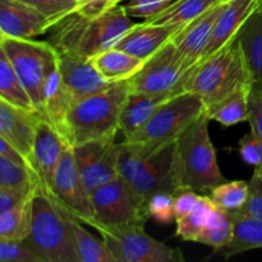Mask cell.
<instances>
[{
    "instance_id": "6da1fadb",
    "label": "cell",
    "mask_w": 262,
    "mask_h": 262,
    "mask_svg": "<svg viewBox=\"0 0 262 262\" xmlns=\"http://www.w3.org/2000/svg\"><path fill=\"white\" fill-rule=\"evenodd\" d=\"M133 26L135 23L120 4L92 17L76 10L50 28L49 42L58 53L92 58L115 48Z\"/></svg>"
},
{
    "instance_id": "7a4b0ae2",
    "label": "cell",
    "mask_w": 262,
    "mask_h": 262,
    "mask_svg": "<svg viewBox=\"0 0 262 262\" xmlns=\"http://www.w3.org/2000/svg\"><path fill=\"white\" fill-rule=\"evenodd\" d=\"M251 84L250 69L237 36L219 51L189 69L184 91L199 95L206 109Z\"/></svg>"
},
{
    "instance_id": "3957f363",
    "label": "cell",
    "mask_w": 262,
    "mask_h": 262,
    "mask_svg": "<svg viewBox=\"0 0 262 262\" xmlns=\"http://www.w3.org/2000/svg\"><path fill=\"white\" fill-rule=\"evenodd\" d=\"M129 92V82L120 81L74 102L67 118V143L73 147L90 141L115 140Z\"/></svg>"
},
{
    "instance_id": "277c9868",
    "label": "cell",
    "mask_w": 262,
    "mask_h": 262,
    "mask_svg": "<svg viewBox=\"0 0 262 262\" xmlns=\"http://www.w3.org/2000/svg\"><path fill=\"white\" fill-rule=\"evenodd\" d=\"M72 215L48 194L36 191L31 204V228L23 242L41 262H79Z\"/></svg>"
},
{
    "instance_id": "5b68a950",
    "label": "cell",
    "mask_w": 262,
    "mask_h": 262,
    "mask_svg": "<svg viewBox=\"0 0 262 262\" xmlns=\"http://www.w3.org/2000/svg\"><path fill=\"white\" fill-rule=\"evenodd\" d=\"M205 113V104L199 95L184 91L169 97L156 109L147 123L128 140L130 150L146 159L168 143L178 140Z\"/></svg>"
},
{
    "instance_id": "8992f818",
    "label": "cell",
    "mask_w": 262,
    "mask_h": 262,
    "mask_svg": "<svg viewBox=\"0 0 262 262\" xmlns=\"http://www.w3.org/2000/svg\"><path fill=\"white\" fill-rule=\"evenodd\" d=\"M209 122L204 113L177 140L176 169L181 189L210 193L225 182L210 138Z\"/></svg>"
},
{
    "instance_id": "52a82bcc",
    "label": "cell",
    "mask_w": 262,
    "mask_h": 262,
    "mask_svg": "<svg viewBox=\"0 0 262 262\" xmlns=\"http://www.w3.org/2000/svg\"><path fill=\"white\" fill-rule=\"evenodd\" d=\"M177 141L168 143L146 159L136 155L125 142L120 143L119 178L142 202L158 192L176 194L181 191L176 169Z\"/></svg>"
},
{
    "instance_id": "ba28073f",
    "label": "cell",
    "mask_w": 262,
    "mask_h": 262,
    "mask_svg": "<svg viewBox=\"0 0 262 262\" xmlns=\"http://www.w3.org/2000/svg\"><path fill=\"white\" fill-rule=\"evenodd\" d=\"M3 46L23 89L41 117L43 87L49 69L56 58L55 49L49 41L33 38H5Z\"/></svg>"
},
{
    "instance_id": "9c48e42d",
    "label": "cell",
    "mask_w": 262,
    "mask_h": 262,
    "mask_svg": "<svg viewBox=\"0 0 262 262\" xmlns=\"http://www.w3.org/2000/svg\"><path fill=\"white\" fill-rule=\"evenodd\" d=\"M96 225L102 228L145 227L150 219L146 204L120 178L99 187L91 193Z\"/></svg>"
},
{
    "instance_id": "30bf717a",
    "label": "cell",
    "mask_w": 262,
    "mask_h": 262,
    "mask_svg": "<svg viewBox=\"0 0 262 262\" xmlns=\"http://www.w3.org/2000/svg\"><path fill=\"white\" fill-rule=\"evenodd\" d=\"M188 72L189 69L170 40L146 59L137 73L130 77L128 82L133 92L177 95L184 92Z\"/></svg>"
},
{
    "instance_id": "8fae6325",
    "label": "cell",
    "mask_w": 262,
    "mask_h": 262,
    "mask_svg": "<svg viewBox=\"0 0 262 262\" xmlns=\"http://www.w3.org/2000/svg\"><path fill=\"white\" fill-rule=\"evenodd\" d=\"M145 227L102 228L97 230L118 262H182L179 248L150 237Z\"/></svg>"
},
{
    "instance_id": "7c38bea8",
    "label": "cell",
    "mask_w": 262,
    "mask_h": 262,
    "mask_svg": "<svg viewBox=\"0 0 262 262\" xmlns=\"http://www.w3.org/2000/svg\"><path fill=\"white\" fill-rule=\"evenodd\" d=\"M48 196L74 219L95 229L96 219L91 192L82 181L72 147H67L61 155Z\"/></svg>"
},
{
    "instance_id": "4fadbf2b",
    "label": "cell",
    "mask_w": 262,
    "mask_h": 262,
    "mask_svg": "<svg viewBox=\"0 0 262 262\" xmlns=\"http://www.w3.org/2000/svg\"><path fill=\"white\" fill-rule=\"evenodd\" d=\"M74 159L81 178L90 192L119 178L120 143L112 141H90L73 146Z\"/></svg>"
},
{
    "instance_id": "5bb4252c",
    "label": "cell",
    "mask_w": 262,
    "mask_h": 262,
    "mask_svg": "<svg viewBox=\"0 0 262 262\" xmlns=\"http://www.w3.org/2000/svg\"><path fill=\"white\" fill-rule=\"evenodd\" d=\"M68 146L60 133L41 119L36 128L30 165L37 179V191L48 194L61 155Z\"/></svg>"
},
{
    "instance_id": "9a60e30c",
    "label": "cell",
    "mask_w": 262,
    "mask_h": 262,
    "mask_svg": "<svg viewBox=\"0 0 262 262\" xmlns=\"http://www.w3.org/2000/svg\"><path fill=\"white\" fill-rule=\"evenodd\" d=\"M56 54L61 81L74 102L104 91L113 84L99 73L91 58L58 51Z\"/></svg>"
},
{
    "instance_id": "2e32d148",
    "label": "cell",
    "mask_w": 262,
    "mask_h": 262,
    "mask_svg": "<svg viewBox=\"0 0 262 262\" xmlns=\"http://www.w3.org/2000/svg\"><path fill=\"white\" fill-rule=\"evenodd\" d=\"M223 4H216L192 20L173 36L174 46L186 67L191 69L201 61L216 23Z\"/></svg>"
},
{
    "instance_id": "e0dca14e",
    "label": "cell",
    "mask_w": 262,
    "mask_h": 262,
    "mask_svg": "<svg viewBox=\"0 0 262 262\" xmlns=\"http://www.w3.org/2000/svg\"><path fill=\"white\" fill-rule=\"evenodd\" d=\"M41 119L37 113L15 106L0 97V135L22 154L28 164L36 128Z\"/></svg>"
},
{
    "instance_id": "ac0fdd59",
    "label": "cell",
    "mask_w": 262,
    "mask_h": 262,
    "mask_svg": "<svg viewBox=\"0 0 262 262\" xmlns=\"http://www.w3.org/2000/svg\"><path fill=\"white\" fill-rule=\"evenodd\" d=\"M53 23L19 0H0V30L5 38H33L45 33Z\"/></svg>"
},
{
    "instance_id": "d6986e66",
    "label": "cell",
    "mask_w": 262,
    "mask_h": 262,
    "mask_svg": "<svg viewBox=\"0 0 262 262\" xmlns=\"http://www.w3.org/2000/svg\"><path fill=\"white\" fill-rule=\"evenodd\" d=\"M258 3L260 0H230L224 3L215 23L211 40L202 59L209 58L234 40L241 28L258 9Z\"/></svg>"
},
{
    "instance_id": "ffe728a7",
    "label": "cell",
    "mask_w": 262,
    "mask_h": 262,
    "mask_svg": "<svg viewBox=\"0 0 262 262\" xmlns=\"http://www.w3.org/2000/svg\"><path fill=\"white\" fill-rule=\"evenodd\" d=\"M74 99L61 81L58 67V54L51 64L43 87L41 118L55 128L67 142V118ZM69 146V145H68Z\"/></svg>"
},
{
    "instance_id": "44dd1931",
    "label": "cell",
    "mask_w": 262,
    "mask_h": 262,
    "mask_svg": "<svg viewBox=\"0 0 262 262\" xmlns=\"http://www.w3.org/2000/svg\"><path fill=\"white\" fill-rule=\"evenodd\" d=\"M178 31V28L152 25L146 20L142 23H135L115 48L146 60L170 41Z\"/></svg>"
},
{
    "instance_id": "7402d4cb",
    "label": "cell",
    "mask_w": 262,
    "mask_h": 262,
    "mask_svg": "<svg viewBox=\"0 0 262 262\" xmlns=\"http://www.w3.org/2000/svg\"><path fill=\"white\" fill-rule=\"evenodd\" d=\"M174 95L130 91L123 105L119 119V130L124 136V140L135 136L150 120L156 109Z\"/></svg>"
},
{
    "instance_id": "603a6c76",
    "label": "cell",
    "mask_w": 262,
    "mask_h": 262,
    "mask_svg": "<svg viewBox=\"0 0 262 262\" xmlns=\"http://www.w3.org/2000/svg\"><path fill=\"white\" fill-rule=\"evenodd\" d=\"M91 59L99 73L110 83L128 81L137 73L145 61L118 48L101 51Z\"/></svg>"
},
{
    "instance_id": "cb8c5ba5",
    "label": "cell",
    "mask_w": 262,
    "mask_h": 262,
    "mask_svg": "<svg viewBox=\"0 0 262 262\" xmlns=\"http://www.w3.org/2000/svg\"><path fill=\"white\" fill-rule=\"evenodd\" d=\"M241 46L252 79V86L262 89V10H256L238 33Z\"/></svg>"
},
{
    "instance_id": "d4e9b609",
    "label": "cell",
    "mask_w": 262,
    "mask_h": 262,
    "mask_svg": "<svg viewBox=\"0 0 262 262\" xmlns=\"http://www.w3.org/2000/svg\"><path fill=\"white\" fill-rule=\"evenodd\" d=\"M233 223V239L225 248V257L262 248V219L248 216L239 211H229Z\"/></svg>"
},
{
    "instance_id": "484cf974",
    "label": "cell",
    "mask_w": 262,
    "mask_h": 262,
    "mask_svg": "<svg viewBox=\"0 0 262 262\" xmlns=\"http://www.w3.org/2000/svg\"><path fill=\"white\" fill-rule=\"evenodd\" d=\"M37 187V179L30 168L0 154V191L25 200L32 196Z\"/></svg>"
},
{
    "instance_id": "4316f807",
    "label": "cell",
    "mask_w": 262,
    "mask_h": 262,
    "mask_svg": "<svg viewBox=\"0 0 262 262\" xmlns=\"http://www.w3.org/2000/svg\"><path fill=\"white\" fill-rule=\"evenodd\" d=\"M251 90H252V84L238 90L234 94L223 99L222 101L206 107L205 114L210 120H215L224 127L248 122Z\"/></svg>"
},
{
    "instance_id": "83f0119b",
    "label": "cell",
    "mask_w": 262,
    "mask_h": 262,
    "mask_svg": "<svg viewBox=\"0 0 262 262\" xmlns=\"http://www.w3.org/2000/svg\"><path fill=\"white\" fill-rule=\"evenodd\" d=\"M216 4L215 0H177L155 17L145 20L152 25L169 26L181 30Z\"/></svg>"
},
{
    "instance_id": "f1b7e54d",
    "label": "cell",
    "mask_w": 262,
    "mask_h": 262,
    "mask_svg": "<svg viewBox=\"0 0 262 262\" xmlns=\"http://www.w3.org/2000/svg\"><path fill=\"white\" fill-rule=\"evenodd\" d=\"M216 207L217 206L209 194H204V196L201 194V199L197 202L194 209L182 219L176 220V234L187 242L199 243L200 238L206 230Z\"/></svg>"
},
{
    "instance_id": "f546056e",
    "label": "cell",
    "mask_w": 262,
    "mask_h": 262,
    "mask_svg": "<svg viewBox=\"0 0 262 262\" xmlns=\"http://www.w3.org/2000/svg\"><path fill=\"white\" fill-rule=\"evenodd\" d=\"M0 97L15 106L37 113L27 92L23 89L3 43L0 45Z\"/></svg>"
},
{
    "instance_id": "4dcf8cb0",
    "label": "cell",
    "mask_w": 262,
    "mask_h": 262,
    "mask_svg": "<svg viewBox=\"0 0 262 262\" xmlns=\"http://www.w3.org/2000/svg\"><path fill=\"white\" fill-rule=\"evenodd\" d=\"M71 224L79 262H118L102 238L95 237L83 227L84 224L73 216Z\"/></svg>"
},
{
    "instance_id": "1f68e13d",
    "label": "cell",
    "mask_w": 262,
    "mask_h": 262,
    "mask_svg": "<svg viewBox=\"0 0 262 262\" xmlns=\"http://www.w3.org/2000/svg\"><path fill=\"white\" fill-rule=\"evenodd\" d=\"M32 196L20 200L12 209L0 215V238L20 242L27 238L31 228Z\"/></svg>"
},
{
    "instance_id": "d6a6232c",
    "label": "cell",
    "mask_w": 262,
    "mask_h": 262,
    "mask_svg": "<svg viewBox=\"0 0 262 262\" xmlns=\"http://www.w3.org/2000/svg\"><path fill=\"white\" fill-rule=\"evenodd\" d=\"M233 239V223L229 211L216 207L206 230L199 243L212 247L214 250L220 251L227 247Z\"/></svg>"
},
{
    "instance_id": "836d02e7",
    "label": "cell",
    "mask_w": 262,
    "mask_h": 262,
    "mask_svg": "<svg viewBox=\"0 0 262 262\" xmlns=\"http://www.w3.org/2000/svg\"><path fill=\"white\" fill-rule=\"evenodd\" d=\"M217 207L225 211H238L248 197V183L245 181L223 182L209 193Z\"/></svg>"
},
{
    "instance_id": "e575fe53",
    "label": "cell",
    "mask_w": 262,
    "mask_h": 262,
    "mask_svg": "<svg viewBox=\"0 0 262 262\" xmlns=\"http://www.w3.org/2000/svg\"><path fill=\"white\" fill-rule=\"evenodd\" d=\"M50 20L53 26L78 9V0H19Z\"/></svg>"
},
{
    "instance_id": "d590c367",
    "label": "cell",
    "mask_w": 262,
    "mask_h": 262,
    "mask_svg": "<svg viewBox=\"0 0 262 262\" xmlns=\"http://www.w3.org/2000/svg\"><path fill=\"white\" fill-rule=\"evenodd\" d=\"M174 194L169 192H158L152 194L146 202V210H147L148 216L155 219L156 222L168 224L174 220Z\"/></svg>"
},
{
    "instance_id": "8d00e7d4",
    "label": "cell",
    "mask_w": 262,
    "mask_h": 262,
    "mask_svg": "<svg viewBox=\"0 0 262 262\" xmlns=\"http://www.w3.org/2000/svg\"><path fill=\"white\" fill-rule=\"evenodd\" d=\"M0 262H41L25 242L0 238Z\"/></svg>"
},
{
    "instance_id": "74e56055",
    "label": "cell",
    "mask_w": 262,
    "mask_h": 262,
    "mask_svg": "<svg viewBox=\"0 0 262 262\" xmlns=\"http://www.w3.org/2000/svg\"><path fill=\"white\" fill-rule=\"evenodd\" d=\"M238 211L248 216L262 219V168H255L252 178L248 182L247 201Z\"/></svg>"
},
{
    "instance_id": "f35d334b",
    "label": "cell",
    "mask_w": 262,
    "mask_h": 262,
    "mask_svg": "<svg viewBox=\"0 0 262 262\" xmlns=\"http://www.w3.org/2000/svg\"><path fill=\"white\" fill-rule=\"evenodd\" d=\"M171 3L173 0H127L123 7L129 17L148 19L163 12Z\"/></svg>"
},
{
    "instance_id": "ab89813d",
    "label": "cell",
    "mask_w": 262,
    "mask_h": 262,
    "mask_svg": "<svg viewBox=\"0 0 262 262\" xmlns=\"http://www.w3.org/2000/svg\"><path fill=\"white\" fill-rule=\"evenodd\" d=\"M239 155L248 165L262 168V140L252 130L241 138Z\"/></svg>"
},
{
    "instance_id": "60d3db41",
    "label": "cell",
    "mask_w": 262,
    "mask_h": 262,
    "mask_svg": "<svg viewBox=\"0 0 262 262\" xmlns=\"http://www.w3.org/2000/svg\"><path fill=\"white\" fill-rule=\"evenodd\" d=\"M200 199H201V194H199L194 191H191V189H181L179 192H177L174 194L173 204L174 217H176V220L182 219L187 214H189L194 209V206L200 201Z\"/></svg>"
},
{
    "instance_id": "b9f144b4",
    "label": "cell",
    "mask_w": 262,
    "mask_h": 262,
    "mask_svg": "<svg viewBox=\"0 0 262 262\" xmlns=\"http://www.w3.org/2000/svg\"><path fill=\"white\" fill-rule=\"evenodd\" d=\"M248 123L251 130L262 140V89L252 86L250 94V115Z\"/></svg>"
},
{
    "instance_id": "7bdbcfd3",
    "label": "cell",
    "mask_w": 262,
    "mask_h": 262,
    "mask_svg": "<svg viewBox=\"0 0 262 262\" xmlns=\"http://www.w3.org/2000/svg\"><path fill=\"white\" fill-rule=\"evenodd\" d=\"M0 154L8 156V158H10L12 160L17 161L18 164H22V165L30 168V164H28V161L23 158L22 154H20L19 151L14 147V146L10 145V143L8 142V141L5 140L2 135H0ZM31 170H32V169H31Z\"/></svg>"
},
{
    "instance_id": "ee69618b",
    "label": "cell",
    "mask_w": 262,
    "mask_h": 262,
    "mask_svg": "<svg viewBox=\"0 0 262 262\" xmlns=\"http://www.w3.org/2000/svg\"><path fill=\"white\" fill-rule=\"evenodd\" d=\"M20 200L17 199L15 196H13V194L10 193H7V192L4 191H0V215L3 214V212L8 211L9 209H12L13 206H14L15 204H18Z\"/></svg>"
},
{
    "instance_id": "f6af8a7d",
    "label": "cell",
    "mask_w": 262,
    "mask_h": 262,
    "mask_svg": "<svg viewBox=\"0 0 262 262\" xmlns=\"http://www.w3.org/2000/svg\"><path fill=\"white\" fill-rule=\"evenodd\" d=\"M5 40V36H4V33L2 32V30H0V45H2L3 43V41Z\"/></svg>"
},
{
    "instance_id": "bcb514c9",
    "label": "cell",
    "mask_w": 262,
    "mask_h": 262,
    "mask_svg": "<svg viewBox=\"0 0 262 262\" xmlns=\"http://www.w3.org/2000/svg\"><path fill=\"white\" fill-rule=\"evenodd\" d=\"M215 2H216L217 4H224V3H228V2H230V0H215Z\"/></svg>"
},
{
    "instance_id": "7dc6e473",
    "label": "cell",
    "mask_w": 262,
    "mask_h": 262,
    "mask_svg": "<svg viewBox=\"0 0 262 262\" xmlns=\"http://www.w3.org/2000/svg\"><path fill=\"white\" fill-rule=\"evenodd\" d=\"M257 10H262V0H260V3H258V9Z\"/></svg>"
}]
</instances>
